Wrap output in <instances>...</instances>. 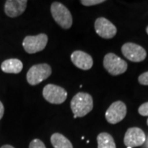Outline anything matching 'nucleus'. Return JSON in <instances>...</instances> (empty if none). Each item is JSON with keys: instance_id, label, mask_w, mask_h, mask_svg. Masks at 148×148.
<instances>
[{"instance_id": "nucleus-13", "label": "nucleus", "mask_w": 148, "mask_h": 148, "mask_svg": "<svg viewBox=\"0 0 148 148\" xmlns=\"http://www.w3.org/2000/svg\"><path fill=\"white\" fill-rule=\"evenodd\" d=\"M23 69V64L18 58H9L1 64V69L5 73H20Z\"/></svg>"}, {"instance_id": "nucleus-16", "label": "nucleus", "mask_w": 148, "mask_h": 148, "mask_svg": "<svg viewBox=\"0 0 148 148\" xmlns=\"http://www.w3.org/2000/svg\"><path fill=\"white\" fill-rule=\"evenodd\" d=\"M29 148H46L45 143L40 139H34L30 143Z\"/></svg>"}, {"instance_id": "nucleus-10", "label": "nucleus", "mask_w": 148, "mask_h": 148, "mask_svg": "<svg viewBox=\"0 0 148 148\" xmlns=\"http://www.w3.org/2000/svg\"><path fill=\"white\" fill-rule=\"evenodd\" d=\"M146 142V135L141 128L130 127L125 133L123 143L127 147H135L142 146Z\"/></svg>"}, {"instance_id": "nucleus-23", "label": "nucleus", "mask_w": 148, "mask_h": 148, "mask_svg": "<svg viewBox=\"0 0 148 148\" xmlns=\"http://www.w3.org/2000/svg\"><path fill=\"white\" fill-rule=\"evenodd\" d=\"M147 125H148V119H147Z\"/></svg>"}, {"instance_id": "nucleus-9", "label": "nucleus", "mask_w": 148, "mask_h": 148, "mask_svg": "<svg viewBox=\"0 0 148 148\" xmlns=\"http://www.w3.org/2000/svg\"><path fill=\"white\" fill-rule=\"evenodd\" d=\"M95 30L97 35L104 39H112L117 33L116 27L105 17H99L95 21Z\"/></svg>"}, {"instance_id": "nucleus-15", "label": "nucleus", "mask_w": 148, "mask_h": 148, "mask_svg": "<svg viewBox=\"0 0 148 148\" xmlns=\"http://www.w3.org/2000/svg\"><path fill=\"white\" fill-rule=\"evenodd\" d=\"M98 148H116L113 137L108 132H101L97 136Z\"/></svg>"}, {"instance_id": "nucleus-12", "label": "nucleus", "mask_w": 148, "mask_h": 148, "mask_svg": "<svg viewBox=\"0 0 148 148\" xmlns=\"http://www.w3.org/2000/svg\"><path fill=\"white\" fill-rule=\"evenodd\" d=\"M73 64L80 69L89 70L93 66V58L89 53L82 50H76L71 54Z\"/></svg>"}, {"instance_id": "nucleus-25", "label": "nucleus", "mask_w": 148, "mask_h": 148, "mask_svg": "<svg viewBox=\"0 0 148 148\" xmlns=\"http://www.w3.org/2000/svg\"><path fill=\"white\" fill-rule=\"evenodd\" d=\"M147 147H148V144H147Z\"/></svg>"}, {"instance_id": "nucleus-7", "label": "nucleus", "mask_w": 148, "mask_h": 148, "mask_svg": "<svg viewBox=\"0 0 148 148\" xmlns=\"http://www.w3.org/2000/svg\"><path fill=\"white\" fill-rule=\"evenodd\" d=\"M121 51L125 58L134 63L142 62L147 57L145 49L135 43H125L122 46Z\"/></svg>"}, {"instance_id": "nucleus-18", "label": "nucleus", "mask_w": 148, "mask_h": 148, "mask_svg": "<svg viewBox=\"0 0 148 148\" xmlns=\"http://www.w3.org/2000/svg\"><path fill=\"white\" fill-rule=\"evenodd\" d=\"M138 113L142 116H148V102L143 104L138 109Z\"/></svg>"}, {"instance_id": "nucleus-22", "label": "nucleus", "mask_w": 148, "mask_h": 148, "mask_svg": "<svg viewBox=\"0 0 148 148\" xmlns=\"http://www.w3.org/2000/svg\"><path fill=\"white\" fill-rule=\"evenodd\" d=\"M147 35H148V27H147Z\"/></svg>"}, {"instance_id": "nucleus-14", "label": "nucleus", "mask_w": 148, "mask_h": 148, "mask_svg": "<svg viewBox=\"0 0 148 148\" xmlns=\"http://www.w3.org/2000/svg\"><path fill=\"white\" fill-rule=\"evenodd\" d=\"M53 148H73L72 143L64 135L55 132L50 138Z\"/></svg>"}, {"instance_id": "nucleus-8", "label": "nucleus", "mask_w": 148, "mask_h": 148, "mask_svg": "<svg viewBox=\"0 0 148 148\" xmlns=\"http://www.w3.org/2000/svg\"><path fill=\"white\" fill-rule=\"evenodd\" d=\"M127 114V106L120 101L112 103L106 113V119L111 124L121 122Z\"/></svg>"}, {"instance_id": "nucleus-11", "label": "nucleus", "mask_w": 148, "mask_h": 148, "mask_svg": "<svg viewBox=\"0 0 148 148\" xmlns=\"http://www.w3.org/2000/svg\"><path fill=\"white\" fill-rule=\"evenodd\" d=\"M27 6V0H7L4 4V12L9 17H16L25 12Z\"/></svg>"}, {"instance_id": "nucleus-2", "label": "nucleus", "mask_w": 148, "mask_h": 148, "mask_svg": "<svg viewBox=\"0 0 148 148\" xmlns=\"http://www.w3.org/2000/svg\"><path fill=\"white\" fill-rule=\"evenodd\" d=\"M53 20L63 29L68 30L73 25V16L70 11L59 2H53L50 7Z\"/></svg>"}, {"instance_id": "nucleus-3", "label": "nucleus", "mask_w": 148, "mask_h": 148, "mask_svg": "<svg viewBox=\"0 0 148 148\" xmlns=\"http://www.w3.org/2000/svg\"><path fill=\"white\" fill-rule=\"evenodd\" d=\"M52 73L51 67L47 64H35L30 68L27 74V82L32 86L40 84Z\"/></svg>"}, {"instance_id": "nucleus-4", "label": "nucleus", "mask_w": 148, "mask_h": 148, "mask_svg": "<svg viewBox=\"0 0 148 148\" xmlns=\"http://www.w3.org/2000/svg\"><path fill=\"white\" fill-rule=\"evenodd\" d=\"M103 65L106 71L112 76H118L124 73L127 69L126 61L113 53H107L105 56Z\"/></svg>"}, {"instance_id": "nucleus-1", "label": "nucleus", "mask_w": 148, "mask_h": 148, "mask_svg": "<svg viewBox=\"0 0 148 148\" xmlns=\"http://www.w3.org/2000/svg\"><path fill=\"white\" fill-rule=\"evenodd\" d=\"M71 109L74 114V119L86 116L93 109L92 96L86 92H78L71 101Z\"/></svg>"}, {"instance_id": "nucleus-21", "label": "nucleus", "mask_w": 148, "mask_h": 148, "mask_svg": "<svg viewBox=\"0 0 148 148\" xmlns=\"http://www.w3.org/2000/svg\"><path fill=\"white\" fill-rule=\"evenodd\" d=\"M0 148H15L13 147L12 146H11V145H3V146H2Z\"/></svg>"}, {"instance_id": "nucleus-17", "label": "nucleus", "mask_w": 148, "mask_h": 148, "mask_svg": "<svg viewBox=\"0 0 148 148\" xmlns=\"http://www.w3.org/2000/svg\"><path fill=\"white\" fill-rule=\"evenodd\" d=\"M102 3H105V0H82L81 1V3L82 5L87 6V7L97 5V4H100Z\"/></svg>"}, {"instance_id": "nucleus-6", "label": "nucleus", "mask_w": 148, "mask_h": 148, "mask_svg": "<svg viewBox=\"0 0 148 148\" xmlns=\"http://www.w3.org/2000/svg\"><path fill=\"white\" fill-rule=\"evenodd\" d=\"M44 98L50 104L60 105L67 100L68 92L64 88L54 84L46 85L43 89Z\"/></svg>"}, {"instance_id": "nucleus-24", "label": "nucleus", "mask_w": 148, "mask_h": 148, "mask_svg": "<svg viewBox=\"0 0 148 148\" xmlns=\"http://www.w3.org/2000/svg\"><path fill=\"white\" fill-rule=\"evenodd\" d=\"M127 148H131V147H127Z\"/></svg>"}, {"instance_id": "nucleus-20", "label": "nucleus", "mask_w": 148, "mask_h": 148, "mask_svg": "<svg viewBox=\"0 0 148 148\" xmlns=\"http://www.w3.org/2000/svg\"><path fill=\"white\" fill-rule=\"evenodd\" d=\"M3 114H4V106H3V104L0 101V120L2 119Z\"/></svg>"}, {"instance_id": "nucleus-5", "label": "nucleus", "mask_w": 148, "mask_h": 148, "mask_svg": "<svg viewBox=\"0 0 148 148\" xmlns=\"http://www.w3.org/2000/svg\"><path fill=\"white\" fill-rule=\"evenodd\" d=\"M48 36L46 34H39L37 36H28L22 41V46L28 53H36L42 51L46 47Z\"/></svg>"}, {"instance_id": "nucleus-19", "label": "nucleus", "mask_w": 148, "mask_h": 148, "mask_svg": "<svg viewBox=\"0 0 148 148\" xmlns=\"http://www.w3.org/2000/svg\"><path fill=\"white\" fill-rule=\"evenodd\" d=\"M138 82L139 83L144 86H148V72L143 73L141 74L138 77Z\"/></svg>"}]
</instances>
